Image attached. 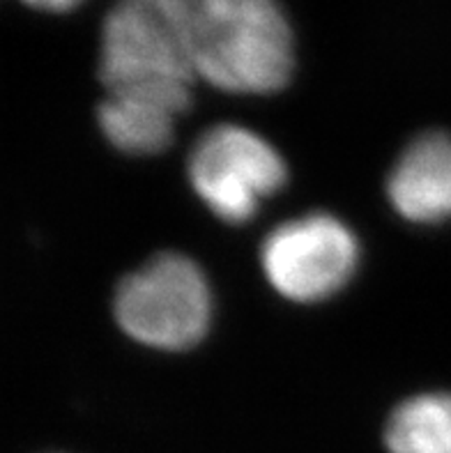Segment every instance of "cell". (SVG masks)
<instances>
[{
    "label": "cell",
    "instance_id": "cell-1",
    "mask_svg": "<svg viewBox=\"0 0 451 453\" xmlns=\"http://www.w3.org/2000/svg\"><path fill=\"white\" fill-rule=\"evenodd\" d=\"M196 79L184 0H115L104 17L99 49L106 95L183 115Z\"/></svg>",
    "mask_w": 451,
    "mask_h": 453
},
{
    "label": "cell",
    "instance_id": "cell-2",
    "mask_svg": "<svg viewBox=\"0 0 451 453\" xmlns=\"http://www.w3.org/2000/svg\"><path fill=\"white\" fill-rule=\"evenodd\" d=\"M198 79L235 95L288 86L295 42L279 0H184Z\"/></svg>",
    "mask_w": 451,
    "mask_h": 453
},
{
    "label": "cell",
    "instance_id": "cell-3",
    "mask_svg": "<svg viewBox=\"0 0 451 453\" xmlns=\"http://www.w3.org/2000/svg\"><path fill=\"white\" fill-rule=\"evenodd\" d=\"M113 309L118 325L138 343L157 350H187L210 327L212 295L194 260L159 253L122 279Z\"/></svg>",
    "mask_w": 451,
    "mask_h": 453
},
{
    "label": "cell",
    "instance_id": "cell-4",
    "mask_svg": "<svg viewBox=\"0 0 451 453\" xmlns=\"http://www.w3.org/2000/svg\"><path fill=\"white\" fill-rule=\"evenodd\" d=\"M288 178L286 164L263 136L217 125L196 141L189 180L198 198L226 224H245Z\"/></svg>",
    "mask_w": 451,
    "mask_h": 453
},
{
    "label": "cell",
    "instance_id": "cell-5",
    "mask_svg": "<svg viewBox=\"0 0 451 453\" xmlns=\"http://www.w3.org/2000/svg\"><path fill=\"white\" fill-rule=\"evenodd\" d=\"M360 260L353 230L331 214H307L268 235L260 263L276 293L292 302H320L338 293Z\"/></svg>",
    "mask_w": 451,
    "mask_h": 453
},
{
    "label": "cell",
    "instance_id": "cell-6",
    "mask_svg": "<svg viewBox=\"0 0 451 453\" xmlns=\"http://www.w3.org/2000/svg\"><path fill=\"white\" fill-rule=\"evenodd\" d=\"M389 201L415 224L451 219V134H422L403 150L387 182Z\"/></svg>",
    "mask_w": 451,
    "mask_h": 453
},
{
    "label": "cell",
    "instance_id": "cell-7",
    "mask_svg": "<svg viewBox=\"0 0 451 453\" xmlns=\"http://www.w3.org/2000/svg\"><path fill=\"white\" fill-rule=\"evenodd\" d=\"M97 118L111 145L127 155H157L171 145L177 113L157 104L106 95Z\"/></svg>",
    "mask_w": 451,
    "mask_h": 453
},
{
    "label": "cell",
    "instance_id": "cell-8",
    "mask_svg": "<svg viewBox=\"0 0 451 453\" xmlns=\"http://www.w3.org/2000/svg\"><path fill=\"white\" fill-rule=\"evenodd\" d=\"M389 453H451V394L400 403L385 428Z\"/></svg>",
    "mask_w": 451,
    "mask_h": 453
},
{
    "label": "cell",
    "instance_id": "cell-9",
    "mask_svg": "<svg viewBox=\"0 0 451 453\" xmlns=\"http://www.w3.org/2000/svg\"><path fill=\"white\" fill-rule=\"evenodd\" d=\"M21 3L42 12H69L79 7L83 0H21Z\"/></svg>",
    "mask_w": 451,
    "mask_h": 453
}]
</instances>
